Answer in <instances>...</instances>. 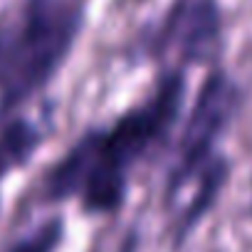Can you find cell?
<instances>
[{
	"label": "cell",
	"mask_w": 252,
	"mask_h": 252,
	"mask_svg": "<svg viewBox=\"0 0 252 252\" xmlns=\"http://www.w3.org/2000/svg\"><path fill=\"white\" fill-rule=\"evenodd\" d=\"M163 37L190 62L215 55L220 40V10L215 0H183L171 15Z\"/></svg>",
	"instance_id": "obj_3"
},
{
	"label": "cell",
	"mask_w": 252,
	"mask_h": 252,
	"mask_svg": "<svg viewBox=\"0 0 252 252\" xmlns=\"http://www.w3.org/2000/svg\"><path fill=\"white\" fill-rule=\"evenodd\" d=\"M15 163H18V158L10 154V149H8L3 141H0V178H3V176L8 173V168L15 166Z\"/></svg>",
	"instance_id": "obj_5"
},
{
	"label": "cell",
	"mask_w": 252,
	"mask_h": 252,
	"mask_svg": "<svg viewBox=\"0 0 252 252\" xmlns=\"http://www.w3.org/2000/svg\"><path fill=\"white\" fill-rule=\"evenodd\" d=\"M79 8L72 0H25L0 15V96L15 106L60 69L79 32Z\"/></svg>",
	"instance_id": "obj_1"
},
{
	"label": "cell",
	"mask_w": 252,
	"mask_h": 252,
	"mask_svg": "<svg viewBox=\"0 0 252 252\" xmlns=\"http://www.w3.org/2000/svg\"><path fill=\"white\" fill-rule=\"evenodd\" d=\"M62 232H64V225H62V220L55 218V220L40 225L35 232H30L20 242H15L8 252H55L62 242Z\"/></svg>",
	"instance_id": "obj_4"
},
{
	"label": "cell",
	"mask_w": 252,
	"mask_h": 252,
	"mask_svg": "<svg viewBox=\"0 0 252 252\" xmlns=\"http://www.w3.org/2000/svg\"><path fill=\"white\" fill-rule=\"evenodd\" d=\"M186 96V79L173 72L161 79L158 89L136 109L126 111L109 131L94 134L99 154L116 168L129 171L149 149L168 136L176 119L181 116Z\"/></svg>",
	"instance_id": "obj_2"
}]
</instances>
